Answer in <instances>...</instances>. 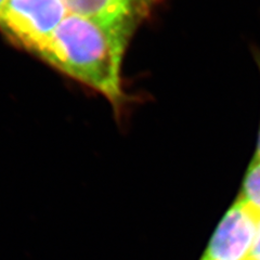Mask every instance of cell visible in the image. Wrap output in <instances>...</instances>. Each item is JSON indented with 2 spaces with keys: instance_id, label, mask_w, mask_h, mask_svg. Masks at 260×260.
Returning <instances> with one entry per match:
<instances>
[{
  "instance_id": "3",
  "label": "cell",
  "mask_w": 260,
  "mask_h": 260,
  "mask_svg": "<svg viewBox=\"0 0 260 260\" xmlns=\"http://www.w3.org/2000/svg\"><path fill=\"white\" fill-rule=\"evenodd\" d=\"M260 224V214L240 199L226 211L201 260H246Z\"/></svg>"
},
{
  "instance_id": "8",
  "label": "cell",
  "mask_w": 260,
  "mask_h": 260,
  "mask_svg": "<svg viewBox=\"0 0 260 260\" xmlns=\"http://www.w3.org/2000/svg\"><path fill=\"white\" fill-rule=\"evenodd\" d=\"M8 0H0V12H2V10L5 8V6L7 5Z\"/></svg>"
},
{
  "instance_id": "4",
  "label": "cell",
  "mask_w": 260,
  "mask_h": 260,
  "mask_svg": "<svg viewBox=\"0 0 260 260\" xmlns=\"http://www.w3.org/2000/svg\"><path fill=\"white\" fill-rule=\"evenodd\" d=\"M74 14L95 19L130 43L143 22L164 0H63Z\"/></svg>"
},
{
  "instance_id": "6",
  "label": "cell",
  "mask_w": 260,
  "mask_h": 260,
  "mask_svg": "<svg viewBox=\"0 0 260 260\" xmlns=\"http://www.w3.org/2000/svg\"><path fill=\"white\" fill-rule=\"evenodd\" d=\"M246 260H260V224L256 234L253 246L250 248L248 257Z\"/></svg>"
},
{
  "instance_id": "1",
  "label": "cell",
  "mask_w": 260,
  "mask_h": 260,
  "mask_svg": "<svg viewBox=\"0 0 260 260\" xmlns=\"http://www.w3.org/2000/svg\"><path fill=\"white\" fill-rule=\"evenodd\" d=\"M128 44L107 24L71 14L59 24L37 54L104 94L118 111L126 100L120 71Z\"/></svg>"
},
{
  "instance_id": "7",
  "label": "cell",
  "mask_w": 260,
  "mask_h": 260,
  "mask_svg": "<svg viewBox=\"0 0 260 260\" xmlns=\"http://www.w3.org/2000/svg\"><path fill=\"white\" fill-rule=\"evenodd\" d=\"M257 63L259 65V71H260V53H257ZM256 159L260 160V126H259V134H258V141H257V149H256V153H255V156Z\"/></svg>"
},
{
  "instance_id": "5",
  "label": "cell",
  "mask_w": 260,
  "mask_h": 260,
  "mask_svg": "<svg viewBox=\"0 0 260 260\" xmlns=\"http://www.w3.org/2000/svg\"><path fill=\"white\" fill-rule=\"evenodd\" d=\"M239 199L260 214V160H251L244 178Z\"/></svg>"
},
{
  "instance_id": "2",
  "label": "cell",
  "mask_w": 260,
  "mask_h": 260,
  "mask_svg": "<svg viewBox=\"0 0 260 260\" xmlns=\"http://www.w3.org/2000/svg\"><path fill=\"white\" fill-rule=\"evenodd\" d=\"M65 14L63 0H9L0 12V28L14 43L37 54Z\"/></svg>"
}]
</instances>
